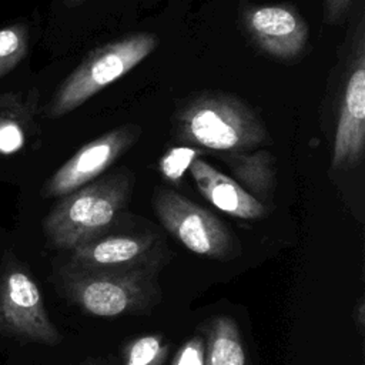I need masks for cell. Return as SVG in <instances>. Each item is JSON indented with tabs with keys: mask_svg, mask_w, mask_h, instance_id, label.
Masks as SVG:
<instances>
[{
	"mask_svg": "<svg viewBox=\"0 0 365 365\" xmlns=\"http://www.w3.org/2000/svg\"><path fill=\"white\" fill-rule=\"evenodd\" d=\"M130 192V174L118 171L63 195L43 221L48 242L54 248L71 251L104 235L125 208Z\"/></svg>",
	"mask_w": 365,
	"mask_h": 365,
	"instance_id": "obj_3",
	"label": "cell"
},
{
	"mask_svg": "<svg viewBox=\"0 0 365 365\" xmlns=\"http://www.w3.org/2000/svg\"><path fill=\"white\" fill-rule=\"evenodd\" d=\"M205 352L207 345L204 338L194 336L178 349L173 365H205Z\"/></svg>",
	"mask_w": 365,
	"mask_h": 365,
	"instance_id": "obj_16",
	"label": "cell"
},
{
	"mask_svg": "<svg viewBox=\"0 0 365 365\" xmlns=\"http://www.w3.org/2000/svg\"><path fill=\"white\" fill-rule=\"evenodd\" d=\"M188 170L201 195L220 211L241 220H258L267 215L268 210L264 202L205 160L194 158Z\"/></svg>",
	"mask_w": 365,
	"mask_h": 365,
	"instance_id": "obj_11",
	"label": "cell"
},
{
	"mask_svg": "<svg viewBox=\"0 0 365 365\" xmlns=\"http://www.w3.org/2000/svg\"><path fill=\"white\" fill-rule=\"evenodd\" d=\"M157 238L151 234L100 235L70 251L68 264L86 269H120L157 264Z\"/></svg>",
	"mask_w": 365,
	"mask_h": 365,
	"instance_id": "obj_10",
	"label": "cell"
},
{
	"mask_svg": "<svg viewBox=\"0 0 365 365\" xmlns=\"http://www.w3.org/2000/svg\"><path fill=\"white\" fill-rule=\"evenodd\" d=\"M140 134L138 125L127 124L88 141L56 170L44 184L43 194L63 197L94 181L138 140Z\"/></svg>",
	"mask_w": 365,
	"mask_h": 365,
	"instance_id": "obj_7",
	"label": "cell"
},
{
	"mask_svg": "<svg viewBox=\"0 0 365 365\" xmlns=\"http://www.w3.org/2000/svg\"><path fill=\"white\" fill-rule=\"evenodd\" d=\"M58 287L80 309L101 318L143 312L161 298L157 264L120 269H86L66 264L58 271Z\"/></svg>",
	"mask_w": 365,
	"mask_h": 365,
	"instance_id": "obj_2",
	"label": "cell"
},
{
	"mask_svg": "<svg viewBox=\"0 0 365 365\" xmlns=\"http://www.w3.org/2000/svg\"><path fill=\"white\" fill-rule=\"evenodd\" d=\"M205 345V365H250L240 328L231 317L210 321Z\"/></svg>",
	"mask_w": 365,
	"mask_h": 365,
	"instance_id": "obj_13",
	"label": "cell"
},
{
	"mask_svg": "<svg viewBox=\"0 0 365 365\" xmlns=\"http://www.w3.org/2000/svg\"><path fill=\"white\" fill-rule=\"evenodd\" d=\"M157 44L155 34L141 31L96 47L60 84L47 106V117L57 118L76 110L137 67L155 50Z\"/></svg>",
	"mask_w": 365,
	"mask_h": 365,
	"instance_id": "obj_4",
	"label": "cell"
},
{
	"mask_svg": "<svg viewBox=\"0 0 365 365\" xmlns=\"http://www.w3.org/2000/svg\"><path fill=\"white\" fill-rule=\"evenodd\" d=\"M178 141L218 153L251 151L268 140L258 115L240 98L207 91L188 100L175 114Z\"/></svg>",
	"mask_w": 365,
	"mask_h": 365,
	"instance_id": "obj_1",
	"label": "cell"
},
{
	"mask_svg": "<svg viewBox=\"0 0 365 365\" xmlns=\"http://www.w3.org/2000/svg\"><path fill=\"white\" fill-rule=\"evenodd\" d=\"M355 0H324V20L328 24L342 21Z\"/></svg>",
	"mask_w": 365,
	"mask_h": 365,
	"instance_id": "obj_18",
	"label": "cell"
},
{
	"mask_svg": "<svg viewBox=\"0 0 365 365\" xmlns=\"http://www.w3.org/2000/svg\"><path fill=\"white\" fill-rule=\"evenodd\" d=\"M0 334L48 346L63 339L46 309L38 284L10 251L0 262Z\"/></svg>",
	"mask_w": 365,
	"mask_h": 365,
	"instance_id": "obj_5",
	"label": "cell"
},
{
	"mask_svg": "<svg viewBox=\"0 0 365 365\" xmlns=\"http://www.w3.org/2000/svg\"><path fill=\"white\" fill-rule=\"evenodd\" d=\"M24 144V131L14 120H0V153L13 154Z\"/></svg>",
	"mask_w": 365,
	"mask_h": 365,
	"instance_id": "obj_17",
	"label": "cell"
},
{
	"mask_svg": "<svg viewBox=\"0 0 365 365\" xmlns=\"http://www.w3.org/2000/svg\"><path fill=\"white\" fill-rule=\"evenodd\" d=\"M354 319L359 328V331H364V325H365V304H364V298H359L355 308H354Z\"/></svg>",
	"mask_w": 365,
	"mask_h": 365,
	"instance_id": "obj_19",
	"label": "cell"
},
{
	"mask_svg": "<svg viewBox=\"0 0 365 365\" xmlns=\"http://www.w3.org/2000/svg\"><path fill=\"white\" fill-rule=\"evenodd\" d=\"M153 207L163 227L191 252L228 259L238 252L230 228L211 211L170 188H155Z\"/></svg>",
	"mask_w": 365,
	"mask_h": 365,
	"instance_id": "obj_6",
	"label": "cell"
},
{
	"mask_svg": "<svg viewBox=\"0 0 365 365\" xmlns=\"http://www.w3.org/2000/svg\"><path fill=\"white\" fill-rule=\"evenodd\" d=\"M84 0H66V3L68 4V6H77V4H80V3H83Z\"/></svg>",
	"mask_w": 365,
	"mask_h": 365,
	"instance_id": "obj_20",
	"label": "cell"
},
{
	"mask_svg": "<svg viewBox=\"0 0 365 365\" xmlns=\"http://www.w3.org/2000/svg\"><path fill=\"white\" fill-rule=\"evenodd\" d=\"M241 20L254 44L275 58L294 60L308 44V24L291 4H251Z\"/></svg>",
	"mask_w": 365,
	"mask_h": 365,
	"instance_id": "obj_9",
	"label": "cell"
},
{
	"mask_svg": "<svg viewBox=\"0 0 365 365\" xmlns=\"http://www.w3.org/2000/svg\"><path fill=\"white\" fill-rule=\"evenodd\" d=\"M218 157L231 170L234 180L258 201L269 200L275 190V157L267 150L220 153Z\"/></svg>",
	"mask_w": 365,
	"mask_h": 365,
	"instance_id": "obj_12",
	"label": "cell"
},
{
	"mask_svg": "<svg viewBox=\"0 0 365 365\" xmlns=\"http://www.w3.org/2000/svg\"><path fill=\"white\" fill-rule=\"evenodd\" d=\"M27 34L20 26L0 30V77L9 73L24 56Z\"/></svg>",
	"mask_w": 365,
	"mask_h": 365,
	"instance_id": "obj_15",
	"label": "cell"
},
{
	"mask_svg": "<svg viewBox=\"0 0 365 365\" xmlns=\"http://www.w3.org/2000/svg\"><path fill=\"white\" fill-rule=\"evenodd\" d=\"M365 148V48L364 30L359 29L339 103L338 123L332 148V170L356 167Z\"/></svg>",
	"mask_w": 365,
	"mask_h": 365,
	"instance_id": "obj_8",
	"label": "cell"
},
{
	"mask_svg": "<svg viewBox=\"0 0 365 365\" xmlns=\"http://www.w3.org/2000/svg\"><path fill=\"white\" fill-rule=\"evenodd\" d=\"M168 355V344L160 334L133 339L124 349V365H163Z\"/></svg>",
	"mask_w": 365,
	"mask_h": 365,
	"instance_id": "obj_14",
	"label": "cell"
}]
</instances>
